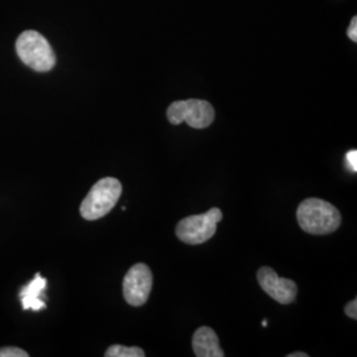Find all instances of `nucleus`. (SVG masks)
I'll return each mask as SVG.
<instances>
[{
    "label": "nucleus",
    "instance_id": "1",
    "mask_svg": "<svg viewBox=\"0 0 357 357\" xmlns=\"http://www.w3.org/2000/svg\"><path fill=\"white\" fill-rule=\"evenodd\" d=\"M298 224L306 233L314 236L330 234L342 224V215L335 205L321 199H306L296 211Z\"/></svg>",
    "mask_w": 357,
    "mask_h": 357
},
{
    "label": "nucleus",
    "instance_id": "2",
    "mask_svg": "<svg viewBox=\"0 0 357 357\" xmlns=\"http://www.w3.org/2000/svg\"><path fill=\"white\" fill-rule=\"evenodd\" d=\"M19 59L36 72H50L56 65V54L51 44L38 31H24L16 40Z\"/></svg>",
    "mask_w": 357,
    "mask_h": 357
},
{
    "label": "nucleus",
    "instance_id": "3",
    "mask_svg": "<svg viewBox=\"0 0 357 357\" xmlns=\"http://www.w3.org/2000/svg\"><path fill=\"white\" fill-rule=\"evenodd\" d=\"M122 195V184L118 178H103L90 190L79 206V213L88 221L109 215Z\"/></svg>",
    "mask_w": 357,
    "mask_h": 357
},
{
    "label": "nucleus",
    "instance_id": "4",
    "mask_svg": "<svg viewBox=\"0 0 357 357\" xmlns=\"http://www.w3.org/2000/svg\"><path fill=\"white\" fill-rule=\"evenodd\" d=\"M221 220V209L212 208L203 215L185 217L178 221L175 233L181 243L187 245H202L215 236L217 224Z\"/></svg>",
    "mask_w": 357,
    "mask_h": 357
},
{
    "label": "nucleus",
    "instance_id": "5",
    "mask_svg": "<svg viewBox=\"0 0 357 357\" xmlns=\"http://www.w3.org/2000/svg\"><path fill=\"white\" fill-rule=\"evenodd\" d=\"M215 109L204 100H187L176 101L169 105L167 110V118L169 123L180 125L185 122L190 128H209L215 121Z\"/></svg>",
    "mask_w": 357,
    "mask_h": 357
},
{
    "label": "nucleus",
    "instance_id": "6",
    "mask_svg": "<svg viewBox=\"0 0 357 357\" xmlns=\"http://www.w3.org/2000/svg\"><path fill=\"white\" fill-rule=\"evenodd\" d=\"M153 273L146 264L130 268L123 280V296L130 306L141 307L147 302L153 290Z\"/></svg>",
    "mask_w": 357,
    "mask_h": 357
},
{
    "label": "nucleus",
    "instance_id": "7",
    "mask_svg": "<svg viewBox=\"0 0 357 357\" xmlns=\"http://www.w3.org/2000/svg\"><path fill=\"white\" fill-rule=\"evenodd\" d=\"M257 280L262 290L281 305H289L294 302L298 294V286L293 280L281 278L278 274L268 266L259 268Z\"/></svg>",
    "mask_w": 357,
    "mask_h": 357
},
{
    "label": "nucleus",
    "instance_id": "8",
    "mask_svg": "<svg viewBox=\"0 0 357 357\" xmlns=\"http://www.w3.org/2000/svg\"><path fill=\"white\" fill-rule=\"evenodd\" d=\"M192 348L197 357H224L216 332L209 327H200L193 333Z\"/></svg>",
    "mask_w": 357,
    "mask_h": 357
},
{
    "label": "nucleus",
    "instance_id": "9",
    "mask_svg": "<svg viewBox=\"0 0 357 357\" xmlns=\"http://www.w3.org/2000/svg\"><path fill=\"white\" fill-rule=\"evenodd\" d=\"M47 289V280L36 274V277L24 286L20 291V301L22 306L24 310H32V311H40L44 310L47 305L43 299V294Z\"/></svg>",
    "mask_w": 357,
    "mask_h": 357
},
{
    "label": "nucleus",
    "instance_id": "10",
    "mask_svg": "<svg viewBox=\"0 0 357 357\" xmlns=\"http://www.w3.org/2000/svg\"><path fill=\"white\" fill-rule=\"evenodd\" d=\"M106 357H144L146 354L142 348L138 347H125V345L115 344L107 348L105 352Z\"/></svg>",
    "mask_w": 357,
    "mask_h": 357
},
{
    "label": "nucleus",
    "instance_id": "11",
    "mask_svg": "<svg viewBox=\"0 0 357 357\" xmlns=\"http://www.w3.org/2000/svg\"><path fill=\"white\" fill-rule=\"evenodd\" d=\"M0 357H28V354L17 347H4L0 348Z\"/></svg>",
    "mask_w": 357,
    "mask_h": 357
},
{
    "label": "nucleus",
    "instance_id": "12",
    "mask_svg": "<svg viewBox=\"0 0 357 357\" xmlns=\"http://www.w3.org/2000/svg\"><path fill=\"white\" fill-rule=\"evenodd\" d=\"M345 314H347V317H349L351 319L356 320L357 319V301L356 299H354V301H351L344 308Z\"/></svg>",
    "mask_w": 357,
    "mask_h": 357
},
{
    "label": "nucleus",
    "instance_id": "13",
    "mask_svg": "<svg viewBox=\"0 0 357 357\" xmlns=\"http://www.w3.org/2000/svg\"><path fill=\"white\" fill-rule=\"evenodd\" d=\"M347 163L349 166V169L356 172L357 171V151L356 150H351L347 153Z\"/></svg>",
    "mask_w": 357,
    "mask_h": 357
},
{
    "label": "nucleus",
    "instance_id": "14",
    "mask_svg": "<svg viewBox=\"0 0 357 357\" xmlns=\"http://www.w3.org/2000/svg\"><path fill=\"white\" fill-rule=\"evenodd\" d=\"M348 38H351L352 41H357V17L355 16L351 22V26L348 28Z\"/></svg>",
    "mask_w": 357,
    "mask_h": 357
},
{
    "label": "nucleus",
    "instance_id": "15",
    "mask_svg": "<svg viewBox=\"0 0 357 357\" xmlns=\"http://www.w3.org/2000/svg\"><path fill=\"white\" fill-rule=\"evenodd\" d=\"M287 357H308V354H305V352H295V354L287 355Z\"/></svg>",
    "mask_w": 357,
    "mask_h": 357
}]
</instances>
